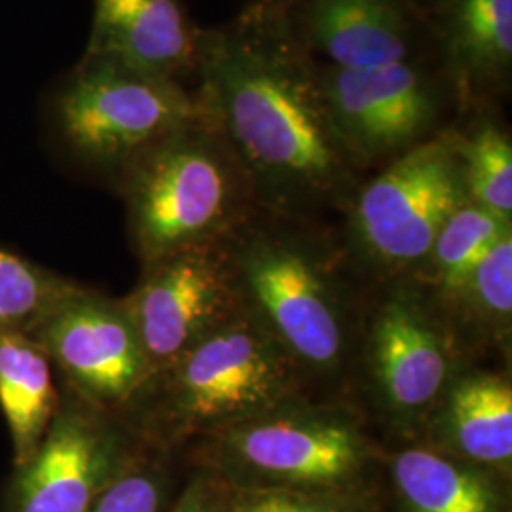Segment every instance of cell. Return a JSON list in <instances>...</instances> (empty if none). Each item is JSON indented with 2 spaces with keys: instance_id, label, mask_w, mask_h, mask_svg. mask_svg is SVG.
I'll use <instances>...</instances> for the list:
<instances>
[{
  "instance_id": "obj_1",
  "label": "cell",
  "mask_w": 512,
  "mask_h": 512,
  "mask_svg": "<svg viewBox=\"0 0 512 512\" xmlns=\"http://www.w3.org/2000/svg\"><path fill=\"white\" fill-rule=\"evenodd\" d=\"M300 44L272 4L200 35L203 107L251 186L279 209L323 202L348 179L321 74Z\"/></svg>"
},
{
  "instance_id": "obj_2",
  "label": "cell",
  "mask_w": 512,
  "mask_h": 512,
  "mask_svg": "<svg viewBox=\"0 0 512 512\" xmlns=\"http://www.w3.org/2000/svg\"><path fill=\"white\" fill-rule=\"evenodd\" d=\"M129 232L143 264L228 232L253 188L209 112L148 148L122 173Z\"/></svg>"
},
{
  "instance_id": "obj_3",
  "label": "cell",
  "mask_w": 512,
  "mask_h": 512,
  "mask_svg": "<svg viewBox=\"0 0 512 512\" xmlns=\"http://www.w3.org/2000/svg\"><path fill=\"white\" fill-rule=\"evenodd\" d=\"M294 361L251 313H238L154 376L141 397V429L173 442L219 431L287 406Z\"/></svg>"
},
{
  "instance_id": "obj_4",
  "label": "cell",
  "mask_w": 512,
  "mask_h": 512,
  "mask_svg": "<svg viewBox=\"0 0 512 512\" xmlns=\"http://www.w3.org/2000/svg\"><path fill=\"white\" fill-rule=\"evenodd\" d=\"M205 114L200 95H190L179 80L88 55L54 101L55 129L67 150L120 177L148 148Z\"/></svg>"
},
{
  "instance_id": "obj_5",
  "label": "cell",
  "mask_w": 512,
  "mask_h": 512,
  "mask_svg": "<svg viewBox=\"0 0 512 512\" xmlns=\"http://www.w3.org/2000/svg\"><path fill=\"white\" fill-rule=\"evenodd\" d=\"M467 202L458 135L446 133L408 148L366 184L353 232L380 264L412 266L429 256L444 222Z\"/></svg>"
},
{
  "instance_id": "obj_6",
  "label": "cell",
  "mask_w": 512,
  "mask_h": 512,
  "mask_svg": "<svg viewBox=\"0 0 512 512\" xmlns=\"http://www.w3.org/2000/svg\"><path fill=\"white\" fill-rule=\"evenodd\" d=\"M234 268L251 315L294 363L319 372L338 368L346 353L338 298L300 245L255 236L241 245Z\"/></svg>"
},
{
  "instance_id": "obj_7",
  "label": "cell",
  "mask_w": 512,
  "mask_h": 512,
  "mask_svg": "<svg viewBox=\"0 0 512 512\" xmlns=\"http://www.w3.org/2000/svg\"><path fill=\"white\" fill-rule=\"evenodd\" d=\"M220 452L228 465L253 478L249 486L336 494L361 473L368 442L346 416L287 404L224 429Z\"/></svg>"
},
{
  "instance_id": "obj_8",
  "label": "cell",
  "mask_w": 512,
  "mask_h": 512,
  "mask_svg": "<svg viewBox=\"0 0 512 512\" xmlns=\"http://www.w3.org/2000/svg\"><path fill=\"white\" fill-rule=\"evenodd\" d=\"M145 268V277L120 306L154 378L238 315L239 285L234 260L215 243L184 249Z\"/></svg>"
},
{
  "instance_id": "obj_9",
  "label": "cell",
  "mask_w": 512,
  "mask_h": 512,
  "mask_svg": "<svg viewBox=\"0 0 512 512\" xmlns=\"http://www.w3.org/2000/svg\"><path fill=\"white\" fill-rule=\"evenodd\" d=\"M80 399L105 412L135 403L152 374L120 302L74 285L27 332Z\"/></svg>"
},
{
  "instance_id": "obj_10",
  "label": "cell",
  "mask_w": 512,
  "mask_h": 512,
  "mask_svg": "<svg viewBox=\"0 0 512 512\" xmlns=\"http://www.w3.org/2000/svg\"><path fill=\"white\" fill-rule=\"evenodd\" d=\"M131 463L126 427L67 387L37 452L16 467L12 512H88Z\"/></svg>"
},
{
  "instance_id": "obj_11",
  "label": "cell",
  "mask_w": 512,
  "mask_h": 512,
  "mask_svg": "<svg viewBox=\"0 0 512 512\" xmlns=\"http://www.w3.org/2000/svg\"><path fill=\"white\" fill-rule=\"evenodd\" d=\"M334 133L351 160L403 154L421 143L439 116V93L410 61L321 74Z\"/></svg>"
},
{
  "instance_id": "obj_12",
  "label": "cell",
  "mask_w": 512,
  "mask_h": 512,
  "mask_svg": "<svg viewBox=\"0 0 512 512\" xmlns=\"http://www.w3.org/2000/svg\"><path fill=\"white\" fill-rule=\"evenodd\" d=\"M370 365L391 414L416 420L448 391L452 351L420 302L410 294H395L374 317Z\"/></svg>"
},
{
  "instance_id": "obj_13",
  "label": "cell",
  "mask_w": 512,
  "mask_h": 512,
  "mask_svg": "<svg viewBox=\"0 0 512 512\" xmlns=\"http://www.w3.org/2000/svg\"><path fill=\"white\" fill-rule=\"evenodd\" d=\"M84 55L177 80L198 67L200 33L179 0H95Z\"/></svg>"
},
{
  "instance_id": "obj_14",
  "label": "cell",
  "mask_w": 512,
  "mask_h": 512,
  "mask_svg": "<svg viewBox=\"0 0 512 512\" xmlns=\"http://www.w3.org/2000/svg\"><path fill=\"white\" fill-rule=\"evenodd\" d=\"M302 29L338 69L389 65L410 55V21L401 0H306Z\"/></svg>"
},
{
  "instance_id": "obj_15",
  "label": "cell",
  "mask_w": 512,
  "mask_h": 512,
  "mask_svg": "<svg viewBox=\"0 0 512 512\" xmlns=\"http://www.w3.org/2000/svg\"><path fill=\"white\" fill-rule=\"evenodd\" d=\"M442 50L465 97L503 86L512 65V0H440Z\"/></svg>"
},
{
  "instance_id": "obj_16",
  "label": "cell",
  "mask_w": 512,
  "mask_h": 512,
  "mask_svg": "<svg viewBox=\"0 0 512 512\" xmlns=\"http://www.w3.org/2000/svg\"><path fill=\"white\" fill-rule=\"evenodd\" d=\"M448 446L463 461L509 469L512 461V387L499 374H471L450 385L442 412Z\"/></svg>"
},
{
  "instance_id": "obj_17",
  "label": "cell",
  "mask_w": 512,
  "mask_h": 512,
  "mask_svg": "<svg viewBox=\"0 0 512 512\" xmlns=\"http://www.w3.org/2000/svg\"><path fill=\"white\" fill-rule=\"evenodd\" d=\"M52 361L27 332H0V410L16 467L37 452L59 408Z\"/></svg>"
},
{
  "instance_id": "obj_18",
  "label": "cell",
  "mask_w": 512,
  "mask_h": 512,
  "mask_svg": "<svg viewBox=\"0 0 512 512\" xmlns=\"http://www.w3.org/2000/svg\"><path fill=\"white\" fill-rule=\"evenodd\" d=\"M391 475L404 512H505L488 476L437 450H404L393 458Z\"/></svg>"
},
{
  "instance_id": "obj_19",
  "label": "cell",
  "mask_w": 512,
  "mask_h": 512,
  "mask_svg": "<svg viewBox=\"0 0 512 512\" xmlns=\"http://www.w3.org/2000/svg\"><path fill=\"white\" fill-rule=\"evenodd\" d=\"M511 234V220L473 202L463 203L440 228L429 253L435 279L444 293H456L465 277L495 243Z\"/></svg>"
},
{
  "instance_id": "obj_20",
  "label": "cell",
  "mask_w": 512,
  "mask_h": 512,
  "mask_svg": "<svg viewBox=\"0 0 512 512\" xmlns=\"http://www.w3.org/2000/svg\"><path fill=\"white\" fill-rule=\"evenodd\" d=\"M458 152L469 202L511 220L512 145L509 135L486 120L467 137L458 135Z\"/></svg>"
},
{
  "instance_id": "obj_21",
  "label": "cell",
  "mask_w": 512,
  "mask_h": 512,
  "mask_svg": "<svg viewBox=\"0 0 512 512\" xmlns=\"http://www.w3.org/2000/svg\"><path fill=\"white\" fill-rule=\"evenodd\" d=\"M74 285L0 247V332H29Z\"/></svg>"
},
{
  "instance_id": "obj_22",
  "label": "cell",
  "mask_w": 512,
  "mask_h": 512,
  "mask_svg": "<svg viewBox=\"0 0 512 512\" xmlns=\"http://www.w3.org/2000/svg\"><path fill=\"white\" fill-rule=\"evenodd\" d=\"M456 296L486 323L509 325L512 315V234L499 239L465 277Z\"/></svg>"
},
{
  "instance_id": "obj_23",
  "label": "cell",
  "mask_w": 512,
  "mask_h": 512,
  "mask_svg": "<svg viewBox=\"0 0 512 512\" xmlns=\"http://www.w3.org/2000/svg\"><path fill=\"white\" fill-rule=\"evenodd\" d=\"M222 512H363L342 495L275 486H241Z\"/></svg>"
},
{
  "instance_id": "obj_24",
  "label": "cell",
  "mask_w": 512,
  "mask_h": 512,
  "mask_svg": "<svg viewBox=\"0 0 512 512\" xmlns=\"http://www.w3.org/2000/svg\"><path fill=\"white\" fill-rule=\"evenodd\" d=\"M164 501L162 476L147 465H129L93 501L88 512H160Z\"/></svg>"
},
{
  "instance_id": "obj_25",
  "label": "cell",
  "mask_w": 512,
  "mask_h": 512,
  "mask_svg": "<svg viewBox=\"0 0 512 512\" xmlns=\"http://www.w3.org/2000/svg\"><path fill=\"white\" fill-rule=\"evenodd\" d=\"M173 512H222L213 488L207 480H194L177 501Z\"/></svg>"
},
{
  "instance_id": "obj_26",
  "label": "cell",
  "mask_w": 512,
  "mask_h": 512,
  "mask_svg": "<svg viewBox=\"0 0 512 512\" xmlns=\"http://www.w3.org/2000/svg\"><path fill=\"white\" fill-rule=\"evenodd\" d=\"M279 2H285V0H264V4H272V6L279 4Z\"/></svg>"
}]
</instances>
